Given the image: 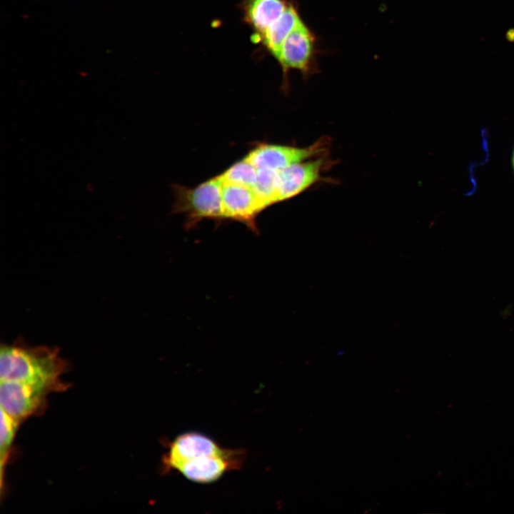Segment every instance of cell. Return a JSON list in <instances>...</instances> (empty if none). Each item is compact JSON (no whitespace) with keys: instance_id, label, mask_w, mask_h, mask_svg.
Returning <instances> with one entry per match:
<instances>
[{"instance_id":"cell-15","label":"cell","mask_w":514,"mask_h":514,"mask_svg":"<svg viewBox=\"0 0 514 514\" xmlns=\"http://www.w3.org/2000/svg\"><path fill=\"white\" fill-rule=\"evenodd\" d=\"M512 163H513V170H514V151H513V153Z\"/></svg>"},{"instance_id":"cell-8","label":"cell","mask_w":514,"mask_h":514,"mask_svg":"<svg viewBox=\"0 0 514 514\" xmlns=\"http://www.w3.org/2000/svg\"><path fill=\"white\" fill-rule=\"evenodd\" d=\"M224 220L243 223L257 233L256 218L266 208L251 187L223 183Z\"/></svg>"},{"instance_id":"cell-2","label":"cell","mask_w":514,"mask_h":514,"mask_svg":"<svg viewBox=\"0 0 514 514\" xmlns=\"http://www.w3.org/2000/svg\"><path fill=\"white\" fill-rule=\"evenodd\" d=\"M173 195L172 211L183 214L188 229L204 219L224 220L223 181L219 175L191 188L178 184L171 186Z\"/></svg>"},{"instance_id":"cell-7","label":"cell","mask_w":514,"mask_h":514,"mask_svg":"<svg viewBox=\"0 0 514 514\" xmlns=\"http://www.w3.org/2000/svg\"><path fill=\"white\" fill-rule=\"evenodd\" d=\"M332 164L328 154L278 171L275 202L292 198L319 182Z\"/></svg>"},{"instance_id":"cell-3","label":"cell","mask_w":514,"mask_h":514,"mask_svg":"<svg viewBox=\"0 0 514 514\" xmlns=\"http://www.w3.org/2000/svg\"><path fill=\"white\" fill-rule=\"evenodd\" d=\"M319 39L303 20L283 42L276 59L283 73V87L287 91L288 74L298 71L304 79L319 72Z\"/></svg>"},{"instance_id":"cell-10","label":"cell","mask_w":514,"mask_h":514,"mask_svg":"<svg viewBox=\"0 0 514 514\" xmlns=\"http://www.w3.org/2000/svg\"><path fill=\"white\" fill-rule=\"evenodd\" d=\"M223 448L205 435L196 432L185 433L169 444L163 463L166 469L175 470L184 461L203 454L217 453Z\"/></svg>"},{"instance_id":"cell-6","label":"cell","mask_w":514,"mask_h":514,"mask_svg":"<svg viewBox=\"0 0 514 514\" xmlns=\"http://www.w3.org/2000/svg\"><path fill=\"white\" fill-rule=\"evenodd\" d=\"M51 392L44 387L11 381H0V408L20 423L46 407Z\"/></svg>"},{"instance_id":"cell-9","label":"cell","mask_w":514,"mask_h":514,"mask_svg":"<svg viewBox=\"0 0 514 514\" xmlns=\"http://www.w3.org/2000/svg\"><path fill=\"white\" fill-rule=\"evenodd\" d=\"M290 0H241L243 22L251 30V40L258 44L265 33L283 15Z\"/></svg>"},{"instance_id":"cell-4","label":"cell","mask_w":514,"mask_h":514,"mask_svg":"<svg viewBox=\"0 0 514 514\" xmlns=\"http://www.w3.org/2000/svg\"><path fill=\"white\" fill-rule=\"evenodd\" d=\"M331 141L321 137L306 147L267 143H256L245 156L256 168L279 171L288 166L328 153Z\"/></svg>"},{"instance_id":"cell-12","label":"cell","mask_w":514,"mask_h":514,"mask_svg":"<svg viewBox=\"0 0 514 514\" xmlns=\"http://www.w3.org/2000/svg\"><path fill=\"white\" fill-rule=\"evenodd\" d=\"M20 423L1 409L0 469L1 490L4 486V471L11 453L12 443Z\"/></svg>"},{"instance_id":"cell-11","label":"cell","mask_w":514,"mask_h":514,"mask_svg":"<svg viewBox=\"0 0 514 514\" xmlns=\"http://www.w3.org/2000/svg\"><path fill=\"white\" fill-rule=\"evenodd\" d=\"M303 19L296 0H290L283 15L261 38L258 44L276 60L287 36Z\"/></svg>"},{"instance_id":"cell-14","label":"cell","mask_w":514,"mask_h":514,"mask_svg":"<svg viewBox=\"0 0 514 514\" xmlns=\"http://www.w3.org/2000/svg\"><path fill=\"white\" fill-rule=\"evenodd\" d=\"M278 171L257 168L256 181L252 187L266 208L276 203Z\"/></svg>"},{"instance_id":"cell-5","label":"cell","mask_w":514,"mask_h":514,"mask_svg":"<svg viewBox=\"0 0 514 514\" xmlns=\"http://www.w3.org/2000/svg\"><path fill=\"white\" fill-rule=\"evenodd\" d=\"M246 458L244 450L223 448L221 451L196 456L179 464L175 470L195 483H208L224 473L239 469Z\"/></svg>"},{"instance_id":"cell-1","label":"cell","mask_w":514,"mask_h":514,"mask_svg":"<svg viewBox=\"0 0 514 514\" xmlns=\"http://www.w3.org/2000/svg\"><path fill=\"white\" fill-rule=\"evenodd\" d=\"M67 367V362L56 348L31 347L19 342L1 346L0 381L38 386L51 393L64 391L69 384L63 382L61 376Z\"/></svg>"},{"instance_id":"cell-13","label":"cell","mask_w":514,"mask_h":514,"mask_svg":"<svg viewBox=\"0 0 514 514\" xmlns=\"http://www.w3.org/2000/svg\"><path fill=\"white\" fill-rule=\"evenodd\" d=\"M257 168L245 157L228 167L219 175L223 183L253 187Z\"/></svg>"}]
</instances>
